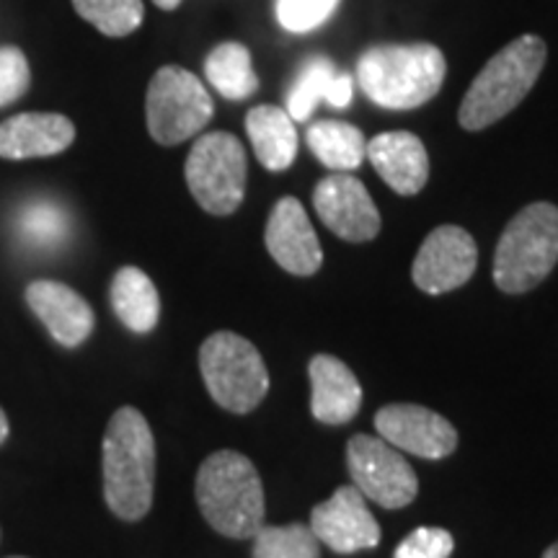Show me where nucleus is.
<instances>
[{"instance_id":"f257e3e1","label":"nucleus","mask_w":558,"mask_h":558,"mask_svg":"<svg viewBox=\"0 0 558 558\" xmlns=\"http://www.w3.org/2000/svg\"><path fill=\"white\" fill-rule=\"evenodd\" d=\"M104 499L117 518L137 522L150 512L156 486V439L148 418L122 407L101 442Z\"/></svg>"},{"instance_id":"f03ea898","label":"nucleus","mask_w":558,"mask_h":558,"mask_svg":"<svg viewBox=\"0 0 558 558\" xmlns=\"http://www.w3.org/2000/svg\"><path fill=\"white\" fill-rule=\"evenodd\" d=\"M445 73V54L427 41L369 47L357 60L362 94L383 109L424 107L439 94Z\"/></svg>"},{"instance_id":"7ed1b4c3","label":"nucleus","mask_w":558,"mask_h":558,"mask_svg":"<svg viewBox=\"0 0 558 558\" xmlns=\"http://www.w3.org/2000/svg\"><path fill=\"white\" fill-rule=\"evenodd\" d=\"M197 505L202 518L226 538H254L267 514L259 471L235 450L213 452L199 465Z\"/></svg>"},{"instance_id":"20e7f679","label":"nucleus","mask_w":558,"mask_h":558,"mask_svg":"<svg viewBox=\"0 0 558 558\" xmlns=\"http://www.w3.org/2000/svg\"><path fill=\"white\" fill-rule=\"evenodd\" d=\"M546 65V41L535 34H522L505 50L494 54L473 78L460 104L458 122L469 132L492 128L507 117L530 94Z\"/></svg>"},{"instance_id":"39448f33","label":"nucleus","mask_w":558,"mask_h":558,"mask_svg":"<svg viewBox=\"0 0 558 558\" xmlns=\"http://www.w3.org/2000/svg\"><path fill=\"white\" fill-rule=\"evenodd\" d=\"M558 264V207L533 202L520 209L501 233L494 254V282L501 292L522 295Z\"/></svg>"},{"instance_id":"423d86ee","label":"nucleus","mask_w":558,"mask_h":558,"mask_svg":"<svg viewBox=\"0 0 558 558\" xmlns=\"http://www.w3.org/2000/svg\"><path fill=\"white\" fill-rule=\"evenodd\" d=\"M202 380L218 407L248 414L269 393V369L259 349L233 331L213 333L199 349Z\"/></svg>"},{"instance_id":"0eeeda50","label":"nucleus","mask_w":558,"mask_h":558,"mask_svg":"<svg viewBox=\"0 0 558 558\" xmlns=\"http://www.w3.org/2000/svg\"><path fill=\"white\" fill-rule=\"evenodd\" d=\"M186 186L209 215H233L246 197V150L228 132H209L192 145L184 166Z\"/></svg>"},{"instance_id":"6e6552de","label":"nucleus","mask_w":558,"mask_h":558,"mask_svg":"<svg viewBox=\"0 0 558 558\" xmlns=\"http://www.w3.org/2000/svg\"><path fill=\"white\" fill-rule=\"evenodd\" d=\"M215 104L205 83L190 70L166 65L153 75L145 96L148 132L158 145H179L205 130L213 120Z\"/></svg>"},{"instance_id":"1a4fd4ad","label":"nucleus","mask_w":558,"mask_h":558,"mask_svg":"<svg viewBox=\"0 0 558 558\" xmlns=\"http://www.w3.org/2000/svg\"><path fill=\"white\" fill-rule=\"evenodd\" d=\"M347 469L362 497L386 509L414 501L418 478L409 460L383 437L354 435L347 445Z\"/></svg>"},{"instance_id":"9d476101","label":"nucleus","mask_w":558,"mask_h":558,"mask_svg":"<svg viewBox=\"0 0 558 558\" xmlns=\"http://www.w3.org/2000/svg\"><path fill=\"white\" fill-rule=\"evenodd\" d=\"M476 264L478 248L469 230L439 226L418 248L414 267H411V279L427 295H442V292L463 288L476 271Z\"/></svg>"},{"instance_id":"9b49d317","label":"nucleus","mask_w":558,"mask_h":558,"mask_svg":"<svg viewBox=\"0 0 558 558\" xmlns=\"http://www.w3.org/2000/svg\"><path fill=\"white\" fill-rule=\"evenodd\" d=\"M375 429L396 450L427 460L448 458L458 448V432L448 418L416 403L383 407L375 414Z\"/></svg>"},{"instance_id":"f8f14e48","label":"nucleus","mask_w":558,"mask_h":558,"mask_svg":"<svg viewBox=\"0 0 558 558\" xmlns=\"http://www.w3.org/2000/svg\"><path fill=\"white\" fill-rule=\"evenodd\" d=\"M313 205L324 226L349 243L373 241L380 233V213L367 186L349 173L320 181L313 190Z\"/></svg>"},{"instance_id":"ddd939ff","label":"nucleus","mask_w":558,"mask_h":558,"mask_svg":"<svg viewBox=\"0 0 558 558\" xmlns=\"http://www.w3.org/2000/svg\"><path fill=\"white\" fill-rule=\"evenodd\" d=\"M311 530L318 543L341 556L375 548L380 543L378 520L354 486H341L329 499L313 507Z\"/></svg>"},{"instance_id":"4468645a","label":"nucleus","mask_w":558,"mask_h":558,"mask_svg":"<svg viewBox=\"0 0 558 558\" xmlns=\"http://www.w3.org/2000/svg\"><path fill=\"white\" fill-rule=\"evenodd\" d=\"M264 241H267L271 259L295 277L316 275L324 264L316 230L311 226L305 207L295 197H282L271 207Z\"/></svg>"},{"instance_id":"2eb2a0df","label":"nucleus","mask_w":558,"mask_h":558,"mask_svg":"<svg viewBox=\"0 0 558 558\" xmlns=\"http://www.w3.org/2000/svg\"><path fill=\"white\" fill-rule=\"evenodd\" d=\"M26 303L58 344L75 349L90 337L96 326L94 308L68 284L37 279L26 288Z\"/></svg>"},{"instance_id":"dca6fc26","label":"nucleus","mask_w":558,"mask_h":558,"mask_svg":"<svg viewBox=\"0 0 558 558\" xmlns=\"http://www.w3.org/2000/svg\"><path fill=\"white\" fill-rule=\"evenodd\" d=\"M73 140L75 128L68 117L50 114V111H26V114L0 122V158H50L68 150Z\"/></svg>"},{"instance_id":"f3484780","label":"nucleus","mask_w":558,"mask_h":558,"mask_svg":"<svg viewBox=\"0 0 558 558\" xmlns=\"http://www.w3.org/2000/svg\"><path fill=\"white\" fill-rule=\"evenodd\" d=\"M367 158L393 192L411 197L429 179V156L424 143L411 132H383L367 143Z\"/></svg>"},{"instance_id":"a211bd4d","label":"nucleus","mask_w":558,"mask_h":558,"mask_svg":"<svg viewBox=\"0 0 558 558\" xmlns=\"http://www.w3.org/2000/svg\"><path fill=\"white\" fill-rule=\"evenodd\" d=\"M311 375V411L318 422L347 424L362 407V386L357 375L331 354H316L308 365Z\"/></svg>"},{"instance_id":"6ab92c4d","label":"nucleus","mask_w":558,"mask_h":558,"mask_svg":"<svg viewBox=\"0 0 558 558\" xmlns=\"http://www.w3.org/2000/svg\"><path fill=\"white\" fill-rule=\"evenodd\" d=\"M354 94V83L347 73L326 58H311L298 70L295 81L288 90V114L292 122H305L320 101H329L331 107H349Z\"/></svg>"},{"instance_id":"aec40b11","label":"nucleus","mask_w":558,"mask_h":558,"mask_svg":"<svg viewBox=\"0 0 558 558\" xmlns=\"http://www.w3.org/2000/svg\"><path fill=\"white\" fill-rule=\"evenodd\" d=\"M246 132L256 158L267 171H284L295 163L298 130L288 109L262 104L246 114Z\"/></svg>"},{"instance_id":"412c9836","label":"nucleus","mask_w":558,"mask_h":558,"mask_svg":"<svg viewBox=\"0 0 558 558\" xmlns=\"http://www.w3.org/2000/svg\"><path fill=\"white\" fill-rule=\"evenodd\" d=\"M111 308L135 333H150L160 318V298L153 279L137 267H122L111 279Z\"/></svg>"},{"instance_id":"4be33fe9","label":"nucleus","mask_w":558,"mask_h":558,"mask_svg":"<svg viewBox=\"0 0 558 558\" xmlns=\"http://www.w3.org/2000/svg\"><path fill=\"white\" fill-rule=\"evenodd\" d=\"M308 148L320 163L337 173L360 169L367 158V140L349 122L324 120L308 128Z\"/></svg>"},{"instance_id":"5701e85b","label":"nucleus","mask_w":558,"mask_h":558,"mask_svg":"<svg viewBox=\"0 0 558 558\" xmlns=\"http://www.w3.org/2000/svg\"><path fill=\"white\" fill-rule=\"evenodd\" d=\"M205 75L213 88L230 101H246L259 90V75L251 65V52L239 41H222L207 54Z\"/></svg>"},{"instance_id":"b1692460","label":"nucleus","mask_w":558,"mask_h":558,"mask_svg":"<svg viewBox=\"0 0 558 558\" xmlns=\"http://www.w3.org/2000/svg\"><path fill=\"white\" fill-rule=\"evenodd\" d=\"M16 233L24 246L37 251H58L70 235V215L60 202L32 199L16 213Z\"/></svg>"},{"instance_id":"393cba45","label":"nucleus","mask_w":558,"mask_h":558,"mask_svg":"<svg viewBox=\"0 0 558 558\" xmlns=\"http://www.w3.org/2000/svg\"><path fill=\"white\" fill-rule=\"evenodd\" d=\"M83 21L107 37H128L143 24V0H73Z\"/></svg>"},{"instance_id":"a878e982","label":"nucleus","mask_w":558,"mask_h":558,"mask_svg":"<svg viewBox=\"0 0 558 558\" xmlns=\"http://www.w3.org/2000/svg\"><path fill=\"white\" fill-rule=\"evenodd\" d=\"M254 558H320L318 538L308 525H262L254 535Z\"/></svg>"},{"instance_id":"bb28decb","label":"nucleus","mask_w":558,"mask_h":558,"mask_svg":"<svg viewBox=\"0 0 558 558\" xmlns=\"http://www.w3.org/2000/svg\"><path fill=\"white\" fill-rule=\"evenodd\" d=\"M339 0H277V19L288 32L305 34L326 24Z\"/></svg>"},{"instance_id":"cd10ccee","label":"nucleus","mask_w":558,"mask_h":558,"mask_svg":"<svg viewBox=\"0 0 558 558\" xmlns=\"http://www.w3.org/2000/svg\"><path fill=\"white\" fill-rule=\"evenodd\" d=\"M32 70L19 47H0V107L19 101L29 90Z\"/></svg>"},{"instance_id":"c85d7f7f","label":"nucleus","mask_w":558,"mask_h":558,"mask_svg":"<svg viewBox=\"0 0 558 558\" xmlns=\"http://www.w3.org/2000/svg\"><path fill=\"white\" fill-rule=\"evenodd\" d=\"M456 541L442 527H418L409 533L393 558H450Z\"/></svg>"},{"instance_id":"c756f323","label":"nucleus","mask_w":558,"mask_h":558,"mask_svg":"<svg viewBox=\"0 0 558 558\" xmlns=\"http://www.w3.org/2000/svg\"><path fill=\"white\" fill-rule=\"evenodd\" d=\"M9 432H11V427H9V416H5V411L0 409V445H3L5 439H9Z\"/></svg>"},{"instance_id":"7c9ffc66","label":"nucleus","mask_w":558,"mask_h":558,"mask_svg":"<svg viewBox=\"0 0 558 558\" xmlns=\"http://www.w3.org/2000/svg\"><path fill=\"white\" fill-rule=\"evenodd\" d=\"M153 3H156L158 9H163V11H173L181 3V0H153Z\"/></svg>"},{"instance_id":"2f4dec72","label":"nucleus","mask_w":558,"mask_h":558,"mask_svg":"<svg viewBox=\"0 0 558 558\" xmlns=\"http://www.w3.org/2000/svg\"><path fill=\"white\" fill-rule=\"evenodd\" d=\"M543 558H558V541L546 550V554H543Z\"/></svg>"},{"instance_id":"473e14b6","label":"nucleus","mask_w":558,"mask_h":558,"mask_svg":"<svg viewBox=\"0 0 558 558\" xmlns=\"http://www.w3.org/2000/svg\"><path fill=\"white\" fill-rule=\"evenodd\" d=\"M11 558H24V556H11Z\"/></svg>"}]
</instances>
